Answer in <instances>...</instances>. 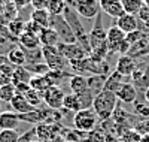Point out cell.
<instances>
[{"instance_id":"obj_7","label":"cell","mask_w":149,"mask_h":142,"mask_svg":"<svg viewBox=\"0 0 149 142\" xmlns=\"http://www.w3.org/2000/svg\"><path fill=\"white\" fill-rule=\"evenodd\" d=\"M64 96H66V93L63 91V88L52 85L46 91H43V103L49 109H61L63 108Z\"/></svg>"},{"instance_id":"obj_45","label":"cell","mask_w":149,"mask_h":142,"mask_svg":"<svg viewBox=\"0 0 149 142\" xmlns=\"http://www.w3.org/2000/svg\"><path fill=\"white\" fill-rule=\"evenodd\" d=\"M6 63H9V60H8L6 54H0V67H2V66H5Z\"/></svg>"},{"instance_id":"obj_1","label":"cell","mask_w":149,"mask_h":142,"mask_svg":"<svg viewBox=\"0 0 149 142\" xmlns=\"http://www.w3.org/2000/svg\"><path fill=\"white\" fill-rule=\"evenodd\" d=\"M116 105H118L116 94L112 91H107V90H103L98 94H95L94 102H93V109L97 114V117L104 121L112 117Z\"/></svg>"},{"instance_id":"obj_42","label":"cell","mask_w":149,"mask_h":142,"mask_svg":"<svg viewBox=\"0 0 149 142\" xmlns=\"http://www.w3.org/2000/svg\"><path fill=\"white\" fill-rule=\"evenodd\" d=\"M8 84H12V76L8 75V73L3 72V70H0V87L8 85Z\"/></svg>"},{"instance_id":"obj_52","label":"cell","mask_w":149,"mask_h":142,"mask_svg":"<svg viewBox=\"0 0 149 142\" xmlns=\"http://www.w3.org/2000/svg\"><path fill=\"white\" fill-rule=\"evenodd\" d=\"M0 112H2V103H0Z\"/></svg>"},{"instance_id":"obj_34","label":"cell","mask_w":149,"mask_h":142,"mask_svg":"<svg viewBox=\"0 0 149 142\" xmlns=\"http://www.w3.org/2000/svg\"><path fill=\"white\" fill-rule=\"evenodd\" d=\"M19 133L17 129H8V130H0V142H18Z\"/></svg>"},{"instance_id":"obj_23","label":"cell","mask_w":149,"mask_h":142,"mask_svg":"<svg viewBox=\"0 0 149 142\" xmlns=\"http://www.w3.org/2000/svg\"><path fill=\"white\" fill-rule=\"evenodd\" d=\"M63 109H66L67 112L70 111L73 114H76L78 111H81V102H79L78 94L67 93L64 96V100H63Z\"/></svg>"},{"instance_id":"obj_24","label":"cell","mask_w":149,"mask_h":142,"mask_svg":"<svg viewBox=\"0 0 149 142\" xmlns=\"http://www.w3.org/2000/svg\"><path fill=\"white\" fill-rule=\"evenodd\" d=\"M86 81H88V88L91 90V91L95 94H98L100 91H103L104 90V81H106V76L104 75H91L86 78Z\"/></svg>"},{"instance_id":"obj_16","label":"cell","mask_w":149,"mask_h":142,"mask_svg":"<svg viewBox=\"0 0 149 142\" xmlns=\"http://www.w3.org/2000/svg\"><path fill=\"white\" fill-rule=\"evenodd\" d=\"M10 108L14 112L17 114H27V112H31L34 108L29 103V100L26 99V96L24 94H15L14 99L10 100Z\"/></svg>"},{"instance_id":"obj_25","label":"cell","mask_w":149,"mask_h":142,"mask_svg":"<svg viewBox=\"0 0 149 142\" xmlns=\"http://www.w3.org/2000/svg\"><path fill=\"white\" fill-rule=\"evenodd\" d=\"M26 22H24V20L22 18H19V17H15L12 21H9L8 22V30H9V33L12 34V36H15L17 39L21 36V33H24L26 32Z\"/></svg>"},{"instance_id":"obj_18","label":"cell","mask_w":149,"mask_h":142,"mask_svg":"<svg viewBox=\"0 0 149 142\" xmlns=\"http://www.w3.org/2000/svg\"><path fill=\"white\" fill-rule=\"evenodd\" d=\"M124 78L125 76H122L119 72L113 70V72H110L107 76H106V81H104V90H107V91H112V93H115L121 88V85L124 84Z\"/></svg>"},{"instance_id":"obj_10","label":"cell","mask_w":149,"mask_h":142,"mask_svg":"<svg viewBox=\"0 0 149 142\" xmlns=\"http://www.w3.org/2000/svg\"><path fill=\"white\" fill-rule=\"evenodd\" d=\"M136 67H137V63H136L134 57H131L130 54H124V56L118 57L115 70L119 72L122 76H131L133 72L136 70Z\"/></svg>"},{"instance_id":"obj_17","label":"cell","mask_w":149,"mask_h":142,"mask_svg":"<svg viewBox=\"0 0 149 142\" xmlns=\"http://www.w3.org/2000/svg\"><path fill=\"white\" fill-rule=\"evenodd\" d=\"M69 88H70V93L74 94H81L84 93L85 90H88V81H86V76L84 75H72L69 78Z\"/></svg>"},{"instance_id":"obj_30","label":"cell","mask_w":149,"mask_h":142,"mask_svg":"<svg viewBox=\"0 0 149 142\" xmlns=\"http://www.w3.org/2000/svg\"><path fill=\"white\" fill-rule=\"evenodd\" d=\"M67 76H69V73H66L64 70H49L46 73V78L49 79V82L52 85H57V87H60V84L63 82Z\"/></svg>"},{"instance_id":"obj_38","label":"cell","mask_w":149,"mask_h":142,"mask_svg":"<svg viewBox=\"0 0 149 142\" xmlns=\"http://www.w3.org/2000/svg\"><path fill=\"white\" fill-rule=\"evenodd\" d=\"M33 138H36V129L34 127L30 129V130H27V132H24L22 135H19L18 142H31Z\"/></svg>"},{"instance_id":"obj_28","label":"cell","mask_w":149,"mask_h":142,"mask_svg":"<svg viewBox=\"0 0 149 142\" xmlns=\"http://www.w3.org/2000/svg\"><path fill=\"white\" fill-rule=\"evenodd\" d=\"M66 8H67L66 0H49L46 11L51 15H63V12H64Z\"/></svg>"},{"instance_id":"obj_29","label":"cell","mask_w":149,"mask_h":142,"mask_svg":"<svg viewBox=\"0 0 149 142\" xmlns=\"http://www.w3.org/2000/svg\"><path fill=\"white\" fill-rule=\"evenodd\" d=\"M24 96H26V99L29 100V103L33 108H39L43 103V94L40 91H36V90H33V88H30Z\"/></svg>"},{"instance_id":"obj_33","label":"cell","mask_w":149,"mask_h":142,"mask_svg":"<svg viewBox=\"0 0 149 142\" xmlns=\"http://www.w3.org/2000/svg\"><path fill=\"white\" fill-rule=\"evenodd\" d=\"M134 114L139 115L140 118L143 120H148L149 118V103L145 100V102H134Z\"/></svg>"},{"instance_id":"obj_22","label":"cell","mask_w":149,"mask_h":142,"mask_svg":"<svg viewBox=\"0 0 149 142\" xmlns=\"http://www.w3.org/2000/svg\"><path fill=\"white\" fill-rule=\"evenodd\" d=\"M29 84H30V87L33 90L40 91L42 94H43V91H46L49 87H52V84L49 82V79L46 78V75H33Z\"/></svg>"},{"instance_id":"obj_41","label":"cell","mask_w":149,"mask_h":142,"mask_svg":"<svg viewBox=\"0 0 149 142\" xmlns=\"http://www.w3.org/2000/svg\"><path fill=\"white\" fill-rule=\"evenodd\" d=\"M30 3L34 9H46L49 0H30Z\"/></svg>"},{"instance_id":"obj_9","label":"cell","mask_w":149,"mask_h":142,"mask_svg":"<svg viewBox=\"0 0 149 142\" xmlns=\"http://www.w3.org/2000/svg\"><path fill=\"white\" fill-rule=\"evenodd\" d=\"M115 25H118L124 33L128 34L139 30V18L137 15H133V14H124L115 20Z\"/></svg>"},{"instance_id":"obj_27","label":"cell","mask_w":149,"mask_h":142,"mask_svg":"<svg viewBox=\"0 0 149 142\" xmlns=\"http://www.w3.org/2000/svg\"><path fill=\"white\" fill-rule=\"evenodd\" d=\"M121 3L125 14H133V15H137L140 9L145 6L143 0H121Z\"/></svg>"},{"instance_id":"obj_19","label":"cell","mask_w":149,"mask_h":142,"mask_svg":"<svg viewBox=\"0 0 149 142\" xmlns=\"http://www.w3.org/2000/svg\"><path fill=\"white\" fill-rule=\"evenodd\" d=\"M39 41H40V45H42V46H57L58 42H60L55 30L51 29V27H45V29L40 32Z\"/></svg>"},{"instance_id":"obj_3","label":"cell","mask_w":149,"mask_h":142,"mask_svg":"<svg viewBox=\"0 0 149 142\" xmlns=\"http://www.w3.org/2000/svg\"><path fill=\"white\" fill-rule=\"evenodd\" d=\"M49 27L54 29L60 42L64 44H78L76 36L72 32L70 25L67 24V21L64 20L63 15H51V20H49Z\"/></svg>"},{"instance_id":"obj_35","label":"cell","mask_w":149,"mask_h":142,"mask_svg":"<svg viewBox=\"0 0 149 142\" xmlns=\"http://www.w3.org/2000/svg\"><path fill=\"white\" fill-rule=\"evenodd\" d=\"M29 70H30V73L31 75H46L49 70L48 67V64L45 63V61H42V63H36V64H30V66H26Z\"/></svg>"},{"instance_id":"obj_15","label":"cell","mask_w":149,"mask_h":142,"mask_svg":"<svg viewBox=\"0 0 149 142\" xmlns=\"http://www.w3.org/2000/svg\"><path fill=\"white\" fill-rule=\"evenodd\" d=\"M19 124V114L14 111H3L0 112V130L8 129H17Z\"/></svg>"},{"instance_id":"obj_12","label":"cell","mask_w":149,"mask_h":142,"mask_svg":"<svg viewBox=\"0 0 149 142\" xmlns=\"http://www.w3.org/2000/svg\"><path fill=\"white\" fill-rule=\"evenodd\" d=\"M131 79H133V85L136 87V90H145L149 87V64H146V67H140L137 66L136 70L131 75Z\"/></svg>"},{"instance_id":"obj_13","label":"cell","mask_w":149,"mask_h":142,"mask_svg":"<svg viewBox=\"0 0 149 142\" xmlns=\"http://www.w3.org/2000/svg\"><path fill=\"white\" fill-rule=\"evenodd\" d=\"M116 97L121 103H134L137 100V90L131 82H124L116 91Z\"/></svg>"},{"instance_id":"obj_26","label":"cell","mask_w":149,"mask_h":142,"mask_svg":"<svg viewBox=\"0 0 149 142\" xmlns=\"http://www.w3.org/2000/svg\"><path fill=\"white\" fill-rule=\"evenodd\" d=\"M31 73L26 66H17L14 70V75H12V84H19V82H30L31 79Z\"/></svg>"},{"instance_id":"obj_40","label":"cell","mask_w":149,"mask_h":142,"mask_svg":"<svg viewBox=\"0 0 149 142\" xmlns=\"http://www.w3.org/2000/svg\"><path fill=\"white\" fill-rule=\"evenodd\" d=\"M30 84L29 82H19V84H15V90L18 94H26L29 90H30Z\"/></svg>"},{"instance_id":"obj_5","label":"cell","mask_w":149,"mask_h":142,"mask_svg":"<svg viewBox=\"0 0 149 142\" xmlns=\"http://www.w3.org/2000/svg\"><path fill=\"white\" fill-rule=\"evenodd\" d=\"M43 61L51 70H66V58L60 54L57 46H42Z\"/></svg>"},{"instance_id":"obj_36","label":"cell","mask_w":149,"mask_h":142,"mask_svg":"<svg viewBox=\"0 0 149 142\" xmlns=\"http://www.w3.org/2000/svg\"><path fill=\"white\" fill-rule=\"evenodd\" d=\"M119 138H121L122 142H139L140 138H142V135L136 130V129H128V130L124 132Z\"/></svg>"},{"instance_id":"obj_39","label":"cell","mask_w":149,"mask_h":142,"mask_svg":"<svg viewBox=\"0 0 149 142\" xmlns=\"http://www.w3.org/2000/svg\"><path fill=\"white\" fill-rule=\"evenodd\" d=\"M136 130H137L140 135H149V118L139 123L137 126H136Z\"/></svg>"},{"instance_id":"obj_37","label":"cell","mask_w":149,"mask_h":142,"mask_svg":"<svg viewBox=\"0 0 149 142\" xmlns=\"http://www.w3.org/2000/svg\"><path fill=\"white\" fill-rule=\"evenodd\" d=\"M137 18H139V29H140V25H143L146 30H149V8L148 6H143L140 9V12L137 14Z\"/></svg>"},{"instance_id":"obj_47","label":"cell","mask_w":149,"mask_h":142,"mask_svg":"<svg viewBox=\"0 0 149 142\" xmlns=\"http://www.w3.org/2000/svg\"><path fill=\"white\" fill-rule=\"evenodd\" d=\"M9 51V46H6V45H0V54H6Z\"/></svg>"},{"instance_id":"obj_8","label":"cell","mask_w":149,"mask_h":142,"mask_svg":"<svg viewBox=\"0 0 149 142\" xmlns=\"http://www.w3.org/2000/svg\"><path fill=\"white\" fill-rule=\"evenodd\" d=\"M125 33H124L118 25H110L107 29L106 33V42H107V48H109V54H113L118 53V49L121 46V44L125 41Z\"/></svg>"},{"instance_id":"obj_14","label":"cell","mask_w":149,"mask_h":142,"mask_svg":"<svg viewBox=\"0 0 149 142\" xmlns=\"http://www.w3.org/2000/svg\"><path fill=\"white\" fill-rule=\"evenodd\" d=\"M18 45L21 48H26V49H36V48H42L40 41H39V36L33 32L26 30L24 33H21V36L18 37Z\"/></svg>"},{"instance_id":"obj_11","label":"cell","mask_w":149,"mask_h":142,"mask_svg":"<svg viewBox=\"0 0 149 142\" xmlns=\"http://www.w3.org/2000/svg\"><path fill=\"white\" fill-rule=\"evenodd\" d=\"M98 3H100L102 12H104V14H107L109 17L115 18V20L125 14L121 0H98Z\"/></svg>"},{"instance_id":"obj_2","label":"cell","mask_w":149,"mask_h":142,"mask_svg":"<svg viewBox=\"0 0 149 142\" xmlns=\"http://www.w3.org/2000/svg\"><path fill=\"white\" fill-rule=\"evenodd\" d=\"M97 114L94 112L93 108L90 109H81L73 115V126L78 132H84V133H90L93 132L95 126H97Z\"/></svg>"},{"instance_id":"obj_46","label":"cell","mask_w":149,"mask_h":142,"mask_svg":"<svg viewBox=\"0 0 149 142\" xmlns=\"http://www.w3.org/2000/svg\"><path fill=\"white\" fill-rule=\"evenodd\" d=\"M8 44H9V41L6 39L3 34H0V45H8Z\"/></svg>"},{"instance_id":"obj_48","label":"cell","mask_w":149,"mask_h":142,"mask_svg":"<svg viewBox=\"0 0 149 142\" xmlns=\"http://www.w3.org/2000/svg\"><path fill=\"white\" fill-rule=\"evenodd\" d=\"M143 97H145V100H146V102L149 103V87H148V88L145 90V93H143Z\"/></svg>"},{"instance_id":"obj_31","label":"cell","mask_w":149,"mask_h":142,"mask_svg":"<svg viewBox=\"0 0 149 142\" xmlns=\"http://www.w3.org/2000/svg\"><path fill=\"white\" fill-rule=\"evenodd\" d=\"M17 94V90L14 84H8L0 87V102H8L10 103V100L14 99V96Z\"/></svg>"},{"instance_id":"obj_51","label":"cell","mask_w":149,"mask_h":142,"mask_svg":"<svg viewBox=\"0 0 149 142\" xmlns=\"http://www.w3.org/2000/svg\"><path fill=\"white\" fill-rule=\"evenodd\" d=\"M31 142H42V141H39V139H36V141H31Z\"/></svg>"},{"instance_id":"obj_49","label":"cell","mask_w":149,"mask_h":142,"mask_svg":"<svg viewBox=\"0 0 149 142\" xmlns=\"http://www.w3.org/2000/svg\"><path fill=\"white\" fill-rule=\"evenodd\" d=\"M139 142H149V135H142Z\"/></svg>"},{"instance_id":"obj_6","label":"cell","mask_w":149,"mask_h":142,"mask_svg":"<svg viewBox=\"0 0 149 142\" xmlns=\"http://www.w3.org/2000/svg\"><path fill=\"white\" fill-rule=\"evenodd\" d=\"M73 8L82 18L86 20H93L102 12L98 0H74Z\"/></svg>"},{"instance_id":"obj_50","label":"cell","mask_w":149,"mask_h":142,"mask_svg":"<svg viewBox=\"0 0 149 142\" xmlns=\"http://www.w3.org/2000/svg\"><path fill=\"white\" fill-rule=\"evenodd\" d=\"M143 5H145V6H148V8H149V0H143Z\"/></svg>"},{"instance_id":"obj_43","label":"cell","mask_w":149,"mask_h":142,"mask_svg":"<svg viewBox=\"0 0 149 142\" xmlns=\"http://www.w3.org/2000/svg\"><path fill=\"white\" fill-rule=\"evenodd\" d=\"M104 142H122V141H121V138H118L115 135L107 133V135H104Z\"/></svg>"},{"instance_id":"obj_21","label":"cell","mask_w":149,"mask_h":142,"mask_svg":"<svg viewBox=\"0 0 149 142\" xmlns=\"http://www.w3.org/2000/svg\"><path fill=\"white\" fill-rule=\"evenodd\" d=\"M49 20H51V14L46 9H33L30 14V21L36 22L40 27H49Z\"/></svg>"},{"instance_id":"obj_20","label":"cell","mask_w":149,"mask_h":142,"mask_svg":"<svg viewBox=\"0 0 149 142\" xmlns=\"http://www.w3.org/2000/svg\"><path fill=\"white\" fill-rule=\"evenodd\" d=\"M6 57L9 63L14 64V66H26V54H24V51L19 45L9 48V51L6 53Z\"/></svg>"},{"instance_id":"obj_53","label":"cell","mask_w":149,"mask_h":142,"mask_svg":"<svg viewBox=\"0 0 149 142\" xmlns=\"http://www.w3.org/2000/svg\"><path fill=\"white\" fill-rule=\"evenodd\" d=\"M66 142H76V141H66Z\"/></svg>"},{"instance_id":"obj_32","label":"cell","mask_w":149,"mask_h":142,"mask_svg":"<svg viewBox=\"0 0 149 142\" xmlns=\"http://www.w3.org/2000/svg\"><path fill=\"white\" fill-rule=\"evenodd\" d=\"M78 97H79V102H81V109H90V108H93V102H94V93L91 91V90L88 88V90H85L84 93H81V94H78Z\"/></svg>"},{"instance_id":"obj_4","label":"cell","mask_w":149,"mask_h":142,"mask_svg":"<svg viewBox=\"0 0 149 142\" xmlns=\"http://www.w3.org/2000/svg\"><path fill=\"white\" fill-rule=\"evenodd\" d=\"M36 138L42 142H54L63 132V126L60 123H40L36 127Z\"/></svg>"},{"instance_id":"obj_44","label":"cell","mask_w":149,"mask_h":142,"mask_svg":"<svg viewBox=\"0 0 149 142\" xmlns=\"http://www.w3.org/2000/svg\"><path fill=\"white\" fill-rule=\"evenodd\" d=\"M30 2V0H14V3L17 8H22V6H26L27 3Z\"/></svg>"}]
</instances>
